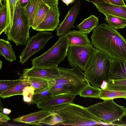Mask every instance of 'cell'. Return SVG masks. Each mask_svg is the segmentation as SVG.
Here are the masks:
<instances>
[{
    "instance_id": "16",
    "label": "cell",
    "mask_w": 126,
    "mask_h": 126,
    "mask_svg": "<svg viewBox=\"0 0 126 126\" xmlns=\"http://www.w3.org/2000/svg\"><path fill=\"white\" fill-rule=\"evenodd\" d=\"M53 113L48 110H44L31 113L13 119L15 121L19 123L31 124L39 122L50 117Z\"/></svg>"
},
{
    "instance_id": "11",
    "label": "cell",
    "mask_w": 126,
    "mask_h": 126,
    "mask_svg": "<svg viewBox=\"0 0 126 126\" xmlns=\"http://www.w3.org/2000/svg\"><path fill=\"white\" fill-rule=\"evenodd\" d=\"M80 5V0H78L69 9L64 19L56 29L57 36L65 34L70 32L72 28L75 27L74 23L79 15Z\"/></svg>"
},
{
    "instance_id": "19",
    "label": "cell",
    "mask_w": 126,
    "mask_h": 126,
    "mask_svg": "<svg viewBox=\"0 0 126 126\" xmlns=\"http://www.w3.org/2000/svg\"><path fill=\"white\" fill-rule=\"evenodd\" d=\"M99 24V18L94 15H91L84 19L77 27L79 31L88 34L93 31Z\"/></svg>"
},
{
    "instance_id": "27",
    "label": "cell",
    "mask_w": 126,
    "mask_h": 126,
    "mask_svg": "<svg viewBox=\"0 0 126 126\" xmlns=\"http://www.w3.org/2000/svg\"><path fill=\"white\" fill-rule=\"evenodd\" d=\"M105 89L126 92V79L118 80L110 79Z\"/></svg>"
},
{
    "instance_id": "26",
    "label": "cell",
    "mask_w": 126,
    "mask_h": 126,
    "mask_svg": "<svg viewBox=\"0 0 126 126\" xmlns=\"http://www.w3.org/2000/svg\"><path fill=\"white\" fill-rule=\"evenodd\" d=\"M3 4L0 5V35L3 32L8 33L9 27L7 23V8L6 0H3Z\"/></svg>"
},
{
    "instance_id": "40",
    "label": "cell",
    "mask_w": 126,
    "mask_h": 126,
    "mask_svg": "<svg viewBox=\"0 0 126 126\" xmlns=\"http://www.w3.org/2000/svg\"><path fill=\"white\" fill-rule=\"evenodd\" d=\"M0 69L2 67V62L0 60Z\"/></svg>"
},
{
    "instance_id": "18",
    "label": "cell",
    "mask_w": 126,
    "mask_h": 126,
    "mask_svg": "<svg viewBox=\"0 0 126 126\" xmlns=\"http://www.w3.org/2000/svg\"><path fill=\"white\" fill-rule=\"evenodd\" d=\"M0 55L11 63L16 61V57L11 44L8 40L0 39Z\"/></svg>"
},
{
    "instance_id": "5",
    "label": "cell",
    "mask_w": 126,
    "mask_h": 126,
    "mask_svg": "<svg viewBox=\"0 0 126 126\" xmlns=\"http://www.w3.org/2000/svg\"><path fill=\"white\" fill-rule=\"evenodd\" d=\"M69 46L65 35L60 36L57 42L49 49L31 59L33 66L49 67L58 66L66 56Z\"/></svg>"
},
{
    "instance_id": "24",
    "label": "cell",
    "mask_w": 126,
    "mask_h": 126,
    "mask_svg": "<svg viewBox=\"0 0 126 126\" xmlns=\"http://www.w3.org/2000/svg\"><path fill=\"white\" fill-rule=\"evenodd\" d=\"M41 0H29L23 8L24 12L28 18L30 27L32 26L35 14Z\"/></svg>"
},
{
    "instance_id": "6",
    "label": "cell",
    "mask_w": 126,
    "mask_h": 126,
    "mask_svg": "<svg viewBox=\"0 0 126 126\" xmlns=\"http://www.w3.org/2000/svg\"><path fill=\"white\" fill-rule=\"evenodd\" d=\"M87 108L91 112L107 124L121 121L126 116V108L118 104L112 99L104 100Z\"/></svg>"
},
{
    "instance_id": "29",
    "label": "cell",
    "mask_w": 126,
    "mask_h": 126,
    "mask_svg": "<svg viewBox=\"0 0 126 126\" xmlns=\"http://www.w3.org/2000/svg\"><path fill=\"white\" fill-rule=\"evenodd\" d=\"M101 89V88L90 85L82 90L79 95L83 97L99 98Z\"/></svg>"
},
{
    "instance_id": "12",
    "label": "cell",
    "mask_w": 126,
    "mask_h": 126,
    "mask_svg": "<svg viewBox=\"0 0 126 126\" xmlns=\"http://www.w3.org/2000/svg\"><path fill=\"white\" fill-rule=\"evenodd\" d=\"M60 16L58 6L50 7L44 20L35 30L40 32L53 31L57 28Z\"/></svg>"
},
{
    "instance_id": "20",
    "label": "cell",
    "mask_w": 126,
    "mask_h": 126,
    "mask_svg": "<svg viewBox=\"0 0 126 126\" xmlns=\"http://www.w3.org/2000/svg\"><path fill=\"white\" fill-rule=\"evenodd\" d=\"M50 8L47 5L41 0L35 14L33 25L32 27V29L35 30L43 21Z\"/></svg>"
},
{
    "instance_id": "4",
    "label": "cell",
    "mask_w": 126,
    "mask_h": 126,
    "mask_svg": "<svg viewBox=\"0 0 126 126\" xmlns=\"http://www.w3.org/2000/svg\"><path fill=\"white\" fill-rule=\"evenodd\" d=\"M30 27L28 18L18 0L11 29L6 34L8 40L13 42L17 46H25L30 37Z\"/></svg>"
},
{
    "instance_id": "21",
    "label": "cell",
    "mask_w": 126,
    "mask_h": 126,
    "mask_svg": "<svg viewBox=\"0 0 126 126\" xmlns=\"http://www.w3.org/2000/svg\"><path fill=\"white\" fill-rule=\"evenodd\" d=\"M20 77L23 79L22 80L13 87L0 94L1 97L5 98L15 95H22L24 88L30 84L26 79L21 77Z\"/></svg>"
},
{
    "instance_id": "3",
    "label": "cell",
    "mask_w": 126,
    "mask_h": 126,
    "mask_svg": "<svg viewBox=\"0 0 126 126\" xmlns=\"http://www.w3.org/2000/svg\"><path fill=\"white\" fill-rule=\"evenodd\" d=\"M111 63V59L96 48L84 71L93 86L101 88L104 82H108L110 79Z\"/></svg>"
},
{
    "instance_id": "9",
    "label": "cell",
    "mask_w": 126,
    "mask_h": 126,
    "mask_svg": "<svg viewBox=\"0 0 126 126\" xmlns=\"http://www.w3.org/2000/svg\"><path fill=\"white\" fill-rule=\"evenodd\" d=\"M53 36L51 33L46 31H39L30 37L25 47L19 55V62L24 64L33 55L43 49L47 41Z\"/></svg>"
},
{
    "instance_id": "13",
    "label": "cell",
    "mask_w": 126,
    "mask_h": 126,
    "mask_svg": "<svg viewBox=\"0 0 126 126\" xmlns=\"http://www.w3.org/2000/svg\"><path fill=\"white\" fill-rule=\"evenodd\" d=\"M75 96L70 95L51 96L38 102L36 104L39 109L49 110L52 108L58 105L73 102Z\"/></svg>"
},
{
    "instance_id": "10",
    "label": "cell",
    "mask_w": 126,
    "mask_h": 126,
    "mask_svg": "<svg viewBox=\"0 0 126 126\" xmlns=\"http://www.w3.org/2000/svg\"><path fill=\"white\" fill-rule=\"evenodd\" d=\"M22 76L38 78L47 80L59 77L60 74L58 66L49 67L33 66L23 70Z\"/></svg>"
},
{
    "instance_id": "1",
    "label": "cell",
    "mask_w": 126,
    "mask_h": 126,
    "mask_svg": "<svg viewBox=\"0 0 126 126\" xmlns=\"http://www.w3.org/2000/svg\"><path fill=\"white\" fill-rule=\"evenodd\" d=\"M91 43L112 60H126V40L117 30L106 23L94 28Z\"/></svg>"
},
{
    "instance_id": "31",
    "label": "cell",
    "mask_w": 126,
    "mask_h": 126,
    "mask_svg": "<svg viewBox=\"0 0 126 126\" xmlns=\"http://www.w3.org/2000/svg\"><path fill=\"white\" fill-rule=\"evenodd\" d=\"M18 79L15 80H0V94L10 89L18 83L23 79L20 77Z\"/></svg>"
},
{
    "instance_id": "42",
    "label": "cell",
    "mask_w": 126,
    "mask_h": 126,
    "mask_svg": "<svg viewBox=\"0 0 126 126\" xmlns=\"http://www.w3.org/2000/svg\"></svg>"
},
{
    "instance_id": "38",
    "label": "cell",
    "mask_w": 126,
    "mask_h": 126,
    "mask_svg": "<svg viewBox=\"0 0 126 126\" xmlns=\"http://www.w3.org/2000/svg\"><path fill=\"white\" fill-rule=\"evenodd\" d=\"M64 3H65L66 5H68L69 4L73 2L75 0H61Z\"/></svg>"
},
{
    "instance_id": "25",
    "label": "cell",
    "mask_w": 126,
    "mask_h": 126,
    "mask_svg": "<svg viewBox=\"0 0 126 126\" xmlns=\"http://www.w3.org/2000/svg\"><path fill=\"white\" fill-rule=\"evenodd\" d=\"M105 15V20L108 25L112 28L117 30L124 28L126 26V19L110 15Z\"/></svg>"
},
{
    "instance_id": "15",
    "label": "cell",
    "mask_w": 126,
    "mask_h": 126,
    "mask_svg": "<svg viewBox=\"0 0 126 126\" xmlns=\"http://www.w3.org/2000/svg\"><path fill=\"white\" fill-rule=\"evenodd\" d=\"M65 35L69 47L71 46H87L92 45L87 34L79 31H70Z\"/></svg>"
},
{
    "instance_id": "28",
    "label": "cell",
    "mask_w": 126,
    "mask_h": 126,
    "mask_svg": "<svg viewBox=\"0 0 126 126\" xmlns=\"http://www.w3.org/2000/svg\"><path fill=\"white\" fill-rule=\"evenodd\" d=\"M18 0H6L7 23L9 27L8 32L10 30L12 26L14 14Z\"/></svg>"
},
{
    "instance_id": "22",
    "label": "cell",
    "mask_w": 126,
    "mask_h": 126,
    "mask_svg": "<svg viewBox=\"0 0 126 126\" xmlns=\"http://www.w3.org/2000/svg\"><path fill=\"white\" fill-rule=\"evenodd\" d=\"M21 77L26 79L30 85L34 88V94L39 93L48 86V80L46 79L23 76Z\"/></svg>"
},
{
    "instance_id": "14",
    "label": "cell",
    "mask_w": 126,
    "mask_h": 126,
    "mask_svg": "<svg viewBox=\"0 0 126 126\" xmlns=\"http://www.w3.org/2000/svg\"><path fill=\"white\" fill-rule=\"evenodd\" d=\"M93 3L98 11L105 15H110L126 19V4L119 6L107 2Z\"/></svg>"
},
{
    "instance_id": "32",
    "label": "cell",
    "mask_w": 126,
    "mask_h": 126,
    "mask_svg": "<svg viewBox=\"0 0 126 126\" xmlns=\"http://www.w3.org/2000/svg\"><path fill=\"white\" fill-rule=\"evenodd\" d=\"M34 89L31 86H27L24 88L22 95L23 101L28 103H31L34 94Z\"/></svg>"
},
{
    "instance_id": "36",
    "label": "cell",
    "mask_w": 126,
    "mask_h": 126,
    "mask_svg": "<svg viewBox=\"0 0 126 126\" xmlns=\"http://www.w3.org/2000/svg\"><path fill=\"white\" fill-rule=\"evenodd\" d=\"M93 3L100 2H107L111 3L108 0H85ZM112 4V3H111Z\"/></svg>"
},
{
    "instance_id": "2",
    "label": "cell",
    "mask_w": 126,
    "mask_h": 126,
    "mask_svg": "<svg viewBox=\"0 0 126 126\" xmlns=\"http://www.w3.org/2000/svg\"><path fill=\"white\" fill-rule=\"evenodd\" d=\"M59 115L62 119L60 125L64 126H104L107 124L88 110L87 108L73 102L59 105L49 110Z\"/></svg>"
},
{
    "instance_id": "41",
    "label": "cell",
    "mask_w": 126,
    "mask_h": 126,
    "mask_svg": "<svg viewBox=\"0 0 126 126\" xmlns=\"http://www.w3.org/2000/svg\"><path fill=\"white\" fill-rule=\"evenodd\" d=\"M125 0V1L126 2V0Z\"/></svg>"
},
{
    "instance_id": "17",
    "label": "cell",
    "mask_w": 126,
    "mask_h": 126,
    "mask_svg": "<svg viewBox=\"0 0 126 126\" xmlns=\"http://www.w3.org/2000/svg\"><path fill=\"white\" fill-rule=\"evenodd\" d=\"M110 79L118 80L126 79V61L111 60Z\"/></svg>"
},
{
    "instance_id": "23",
    "label": "cell",
    "mask_w": 126,
    "mask_h": 126,
    "mask_svg": "<svg viewBox=\"0 0 126 126\" xmlns=\"http://www.w3.org/2000/svg\"><path fill=\"white\" fill-rule=\"evenodd\" d=\"M118 98L126 99V92L101 89L99 98L104 100Z\"/></svg>"
},
{
    "instance_id": "39",
    "label": "cell",
    "mask_w": 126,
    "mask_h": 126,
    "mask_svg": "<svg viewBox=\"0 0 126 126\" xmlns=\"http://www.w3.org/2000/svg\"><path fill=\"white\" fill-rule=\"evenodd\" d=\"M3 113L5 114H9L11 112L10 110L7 108H4L3 109Z\"/></svg>"
},
{
    "instance_id": "7",
    "label": "cell",
    "mask_w": 126,
    "mask_h": 126,
    "mask_svg": "<svg viewBox=\"0 0 126 126\" xmlns=\"http://www.w3.org/2000/svg\"><path fill=\"white\" fill-rule=\"evenodd\" d=\"M58 68L60 76L51 80L54 83L68 85L79 93L90 85L84 73L78 68L73 67L71 69L62 67Z\"/></svg>"
},
{
    "instance_id": "37",
    "label": "cell",
    "mask_w": 126,
    "mask_h": 126,
    "mask_svg": "<svg viewBox=\"0 0 126 126\" xmlns=\"http://www.w3.org/2000/svg\"><path fill=\"white\" fill-rule=\"evenodd\" d=\"M21 6L24 8L27 4L29 0H18Z\"/></svg>"
},
{
    "instance_id": "34",
    "label": "cell",
    "mask_w": 126,
    "mask_h": 126,
    "mask_svg": "<svg viewBox=\"0 0 126 126\" xmlns=\"http://www.w3.org/2000/svg\"><path fill=\"white\" fill-rule=\"evenodd\" d=\"M10 120V118L2 112H0V123H4Z\"/></svg>"
},
{
    "instance_id": "8",
    "label": "cell",
    "mask_w": 126,
    "mask_h": 126,
    "mask_svg": "<svg viewBox=\"0 0 126 126\" xmlns=\"http://www.w3.org/2000/svg\"><path fill=\"white\" fill-rule=\"evenodd\" d=\"M96 49L92 45L87 46L69 47L66 56L69 65L84 71Z\"/></svg>"
},
{
    "instance_id": "30",
    "label": "cell",
    "mask_w": 126,
    "mask_h": 126,
    "mask_svg": "<svg viewBox=\"0 0 126 126\" xmlns=\"http://www.w3.org/2000/svg\"><path fill=\"white\" fill-rule=\"evenodd\" d=\"M51 96V94L48 86L39 93L34 94L31 103L36 104L42 100Z\"/></svg>"
},
{
    "instance_id": "35",
    "label": "cell",
    "mask_w": 126,
    "mask_h": 126,
    "mask_svg": "<svg viewBox=\"0 0 126 126\" xmlns=\"http://www.w3.org/2000/svg\"><path fill=\"white\" fill-rule=\"evenodd\" d=\"M112 4L114 5L119 6H124L125 5L124 0H108Z\"/></svg>"
},
{
    "instance_id": "33",
    "label": "cell",
    "mask_w": 126,
    "mask_h": 126,
    "mask_svg": "<svg viewBox=\"0 0 126 126\" xmlns=\"http://www.w3.org/2000/svg\"><path fill=\"white\" fill-rule=\"evenodd\" d=\"M49 7L58 6V0H42Z\"/></svg>"
}]
</instances>
